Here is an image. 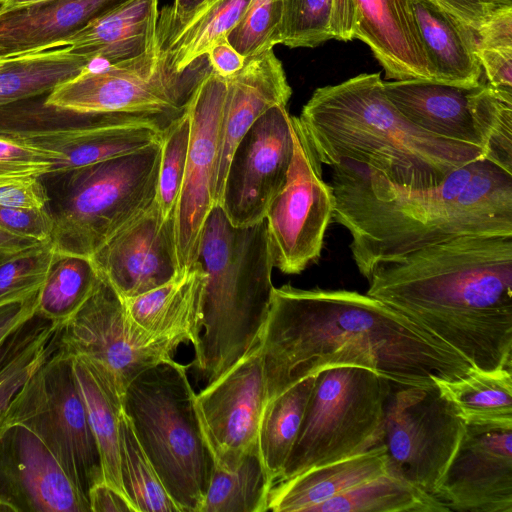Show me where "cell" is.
Listing matches in <instances>:
<instances>
[{
  "label": "cell",
  "instance_id": "1",
  "mask_svg": "<svg viewBox=\"0 0 512 512\" xmlns=\"http://www.w3.org/2000/svg\"><path fill=\"white\" fill-rule=\"evenodd\" d=\"M267 403L336 367L370 369L393 387H431L471 365L430 331L367 294L273 288L260 337ZM267 405V404H266Z\"/></svg>",
  "mask_w": 512,
  "mask_h": 512
},
{
  "label": "cell",
  "instance_id": "2",
  "mask_svg": "<svg viewBox=\"0 0 512 512\" xmlns=\"http://www.w3.org/2000/svg\"><path fill=\"white\" fill-rule=\"evenodd\" d=\"M367 295L430 331L472 368L512 370V235H468L377 265Z\"/></svg>",
  "mask_w": 512,
  "mask_h": 512
},
{
  "label": "cell",
  "instance_id": "3",
  "mask_svg": "<svg viewBox=\"0 0 512 512\" xmlns=\"http://www.w3.org/2000/svg\"><path fill=\"white\" fill-rule=\"evenodd\" d=\"M332 219L351 235L363 277L411 251L468 235H512V173L481 158L426 190L395 185L366 166H332Z\"/></svg>",
  "mask_w": 512,
  "mask_h": 512
},
{
  "label": "cell",
  "instance_id": "4",
  "mask_svg": "<svg viewBox=\"0 0 512 512\" xmlns=\"http://www.w3.org/2000/svg\"><path fill=\"white\" fill-rule=\"evenodd\" d=\"M314 155L332 167L366 166L389 182L426 190L485 151L423 130L389 101L379 73L317 88L297 117Z\"/></svg>",
  "mask_w": 512,
  "mask_h": 512
},
{
  "label": "cell",
  "instance_id": "5",
  "mask_svg": "<svg viewBox=\"0 0 512 512\" xmlns=\"http://www.w3.org/2000/svg\"><path fill=\"white\" fill-rule=\"evenodd\" d=\"M198 261L206 279L192 364L209 384L260 341L274 288L265 219L235 227L215 205L203 227Z\"/></svg>",
  "mask_w": 512,
  "mask_h": 512
},
{
  "label": "cell",
  "instance_id": "6",
  "mask_svg": "<svg viewBox=\"0 0 512 512\" xmlns=\"http://www.w3.org/2000/svg\"><path fill=\"white\" fill-rule=\"evenodd\" d=\"M161 140L135 152L41 177L53 219L50 240L57 253L91 258L154 203Z\"/></svg>",
  "mask_w": 512,
  "mask_h": 512
},
{
  "label": "cell",
  "instance_id": "7",
  "mask_svg": "<svg viewBox=\"0 0 512 512\" xmlns=\"http://www.w3.org/2000/svg\"><path fill=\"white\" fill-rule=\"evenodd\" d=\"M188 366L172 360L138 374L124 392L123 410L180 512H200L214 459L199 422Z\"/></svg>",
  "mask_w": 512,
  "mask_h": 512
},
{
  "label": "cell",
  "instance_id": "8",
  "mask_svg": "<svg viewBox=\"0 0 512 512\" xmlns=\"http://www.w3.org/2000/svg\"><path fill=\"white\" fill-rule=\"evenodd\" d=\"M391 390L392 384L370 369L346 366L319 372L276 483L384 444Z\"/></svg>",
  "mask_w": 512,
  "mask_h": 512
},
{
  "label": "cell",
  "instance_id": "9",
  "mask_svg": "<svg viewBox=\"0 0 512 512\" xmlns=\"http://www.w3.org/2000/svg\"><path fill=\"white\" fill-rule=\"evenodd\" d=\"M179 116L84 114L46 106L43 101L40 105L20 101L0 108V136L52 152L57 159L50 172H64L160 141Z\"/></svg>",
  "mask_w": 512,
  "mask_h": 512
},
{
  "label": "cell",
  "instance_id": "10",
  "mask_svg": "<svg viewBox=\"0 0 512 512\" xmlns=\"http://www.w3.org/2000/svg\"><path fill=\"white\" fill-rule=\"evenodd\" d=\"M5 423L23 424L38 434L87 498L90 488L104 480L72 356L58 344L15 394Z\"/></svg>",
  "mask_w": 512,
  "mask_h": 512
},
{
  "label": "cell",
  "instance_id": "11",
  "mask_svg": "<svg viewBox=\"0 0 512 512\" xmlns=\"http://www.w3.org/2000/svg\"><path fill=\"white\" fill-rule=\"evenodd\" d=\"M181 344L180 339L155 336L135 324L123 299L101 275L88 299L60 327L58 336V345L68 354L107 373L122 398L138 374L174 360Z\"/></svg>",
  "mask_w": 512,
  "mask_h": 512
},
{
  "label": "cell",
  "instance_id": "12",
  "mask_svg": "<svg viewBox=\"0 0 512 512\" xmlns=\"http://www.w3.org/2000/svg\"><path fill=\"white\" fill-rule=\"evenodd\" d=\"M465 428L435 384L392 386L385 416L388 469L435 496Z\"/></svg>",
  "mask_w": 512,
  "mask_h": 512
},
{
  "label": "cell",
  "instance_id": "13",
  "mask_svg": "<svg viewBox=\"0 0 512 512\" xmlns=\"http://www.w3.org/2000/svg\"><path fill=\"white\" fill-rule=\"evenodd\" d=\"M197 81L173 73L158 46L129 61L84 69L46 94L43 104L84 114L177 116Z\"/></svg>",
  "mask_w": 512,
  "mask_h": 512
},
{
  "label": "cell",
  "instance_id": "14",
  "mask_svg": "<svg viewBox=\"0 0 512 512\" xmlns=\"http://www.w3.org/2000/svg\"><path fill=\"white\" fill-rule=\"evenodd\" d=\"M292 117V160L286 182L265 217L273 265L285 274H299L320 257L335 208L333 189L322 178L321 163L297 117Z\"/></svg>",
  "mask_w": 512,
  "mask_h": 512
},
{
  "label": "cell",
  "instance_id": "15",
  "mask_svg": "<svg viewBox=\"0 0 512 512\" xmlns=\"http://www.w3.org/2000/svg\"><path fill=\"white\" fill-rule=\"evenodd\" d=\"M226 80L211 68L204 72L186 103L190 140L184 178L175 213L179 271L198 261L205 221L216 205L220 130Z\"/></svg>",
  "mask_w": 512,
  "mask_h": 512
},
{
  "label": "cell",
  "instance_id": "16",
  "mask_svg": "<svg viewBox=\"0 0 512 512\" xmlns=\"http://www.w3.org/2000/svg\"><path fill=\"white\" fill-rule=\"evenodd\" d=\"M293 143V117L285 105L268 109L241 138L218 203L233 226H249L265 219L286 182Z\"/></svg>",
  "mask_w": 512,
  "mask_h": 512
},
{
  "label": "cell",
  "instance_id": "17",
  "mask_svg": "<svg viewBox=\"0 0 512 512\" xmlns=\"http://www.w3.org/2000/svg\"><path fill=\"white\" fill-rule=\"evenodd\" d=\"M383 87L396 109L419 128L485 153L493 133L512 116V94L488 83L465 88L408 79L383 81Z\"/></svg>",
  "mask_w": 512,
  "mask_h": 512
},
{
  "label": "cell",
  "instance_id": "18",
  "mask_svg": "<svg viewBox=\"0 0 512 512\" xmlns=\"http://www.w3.org/2000/svg\"><path fill=\"white\" fill-rule=\"evenodd\" d=\"M195 403L214 465L223 470L236 468L258 444L267 404L259 343L196 394Z\"/></svg>",
  "mask_w": 512,
  "mask_h": 512
},
{
  "label": "cell",
  "instance_id": "19",
  "mask_svg": "<svg viewBox=\"0 0 512 512\" xmlns=\"http://www.w3.org/2000/svg\"><path fill=\"white\" fill-rule=\"evenodd\" d=\"M90 512L68 470L32 429L6 424L0 433V512Z\"/></svg>",
  "mask_w": 512,
  "mask_h": 512
},
{
  "label": "cell",
  "instance_id": "20",
  "mask_svg": "<svg viewBox=\"0 0 512 512\" xmlns=\"http://www.w3.org/2000/svg\"><path fill=\"white\" fill-rule=\"evenodd\" d=\"M435 496L450 511L512 512V428L466 425Z\"/></svg>",
  "mask_w": 512,
  "mask_h": 512
},
{
  "label": "cell",
  "instance_id": "21",
  "mask_svg": "<svg viewBox=\"0 0 512 512\" xmlns=\"http://www.w3.org/2000/svg\"><path fill=\"white\" fill-rule=\"evenodd\" d=\"M90 259L123 300L164 284L180 272L174 216L164 217L154 201Z\"/></svg>",
  "mask_w": 512,
  "mask_h": 512
},
{
  "label": "cell",
  "instance_id": "22",
  "mask_svg": "<svg viewBox=\"0 0 512 512\" xmlns=\"http://www.w3.org/2000/svg\"><path fill=\"white\" fill-rule=\"evenodd\" d=\"M225 80L216 205L236 145L261 115L273 106H286L292 94L273 49L246 58L243 67Z\"/></svg>",
  "mask_w": 512,
  "mask_h": 512
},
{
  "label": "cell",
  "instance_id": "23",
  "mask_svg": "<svg viewBox=\"0 0 512 512\" xmlns=\"http://www.w3.org/2000/svg\"><path fill=\"white\" fill-rule=\"evenodd\" d=\"M354 39L364 42L387 79L438 82L423 46L411 0H354Z\"/></svg>",
  "mask_w": 512,
  "mask_h": 512
},
{
  "label": "cell",
  "instance_id": "24",
  "mask_svg": "<svg viewBox=\"0 0 512 512\" xmlns=\"http://www.w3.org/2000/svg\"><path fill=\"white\" fill-rule=\"evenodd\" d=\"M127 0H44L0 12V57L65 47L91 21Z\"/></svg>",
  "mask_w": 512,
  "mask_h": 512
},
{
  "label": "cell",
  "instance_id": "25",
  "mask_svg": "<svg viewBox=\"0 0 512 512\" xmlns=\"http://www.w3.org/2000/svg\"><path fill=\"white\" fill-rule=\"evenodd\" d=\"M206 274L197 261L164 284L124 299L129 318L146 332L191 343L200 342Z\"/></svg>",
  "mask_w": 512,
  "mask_h": 512
},
{
  "label": "cell",
  "instance_id": "26",
  "mask_svg": "<svg viewBox=\"0 0 512 512\" xmlns=\"http://www.w3.org/2000/svg\"><path fill=\"white\" fill-rule=\"evenodd\" d=\"M158 0H127L91 21L65 47L92 63L116 64L158 47Z\"/></svg>",
  "mask_w": 512,
  "mask_h": 512
},
{
  "label": "cell",
  "instance_id": "27",
  "mask_svg": "<svg viewBox=\"0 0 512 512\" xmlns=\"http://www.w3.org/2000/svg\"><path fill=\"white\" fill-rule=\"evenodd\" d=\"M387 470V449L382 444L274 484L268 494L267 511L309 512L312 507L379 477Z\"/></svg>",
  "mask_w": 512,
  "mask_h": 512
},
{
  "label": "cell",
  "instance_id": "28",
  "mask_svg": "<svg viewBox=\"0 0 512 512\" xmlns=\"http://www.w3.org/2000/svg\"><path fill=\"white\" fill-rule=\"evenodd\" d=\"M411 4L438 82L465 88L481 84L475 32L429 0H411Z\"/></svg>",
  "mask_w": 512,
  "mask_h": 512
},
{
  "label": "cell",
  "instance_id": "29",
  "mask_svg": "<svg viewBox=\"0 0 512 512\" xmlns=\"http://www.w3.org/2000/svg\"><path fill=\"white\" fill-rule=\"evenodd\" d=\"M72 367L98 447L103 479L126 497L121 481L119 444L123 398L108 374L88 360L72 356Z\"/></svg>",
  "mask_w": 512,
  "mask_h": 512
},
{
  "label": "cell",
  "instance_id": "30",
  "mask_svg": "<svg viewBox=\"0 0 512 512\" xmlns=\"http://www.w3.org/2000/svg\"><path fill=\"white\" fill-rule=\"evenodd\" d=\"M250 0H210L182 22L157 28L159 51L167 67L182 75L206 56L213 43L227 36L244 14Z\"/></svg>",
  "mask_w": 512,
  "mask_h": 512
},
{
  "label": "cell",
  "instance_id": "31",
  "mask_svg": "<svg viewBox=\"0 0 512 512\" xmlns=\"http://www.w3.org/2000/svg\"><path fill=\"white\" fill-rule=\"evenodd\" d=\"M465 425L486 429L512 428V370L471 368L455 380L433 378Z\"/></svg>",
  "mask_w": 512,
  "mask_h": 512
},
{
  "label": "cell",
  "instance_id": "32",
  "mask_svg": "<svg viewBox=\"0 0 512 512\" xmlns=\"http://www.w3.org/2000/svg\"><path fill=\"white\" fill-rule=\"evenodd\" d=\"M92 62L67 47L0 60V108L51 92Z\"/></svg>",
  "mask_w": 512,
  "mask_h": 512
},
{
  "label": "cell",
  "instance_id": "33",
  "mask_svg": "<svg viewBox=\"0 0 512 512\" xmlns=\"http://www.w3.org/2000/svg\"><path fill=\"white\" fill-rule=\"evenodd\" d=\"M354 0H284L280 44L313 48L330 39H354Z\"/></svg>",
  "mask_w": 512,
  "mask_h": 512
},
{
  "label": "cell",
  "instance_id": "34",
  "mask_svg": "<svg viewBox=\"0 0 512 512\" xmlns=\"http://www.w3.org/2000/svg\"><path fill=\"white\" fill-rule=\"evenodd\" d=\"M448 507L391 470L326 500L309 512H449Z\"/></svg>",
  "mask_w": 512,
  "mask_h": 512
},
{
  "label": "cell",
  "instance_id": "35",
  "mask_svg": "<svg viewBox=\"0 0 512 512\" xmlns=\"http://www.w3.org/2000/svg\"><path fill=\"white\" fill-rule=\"evenodd\" d=\"M59 329L34 315L0 346V433L13 397L57 346Z\"/></svg>",
  "mask_w": 512,
  "mask_h": 512
},
{
  "label": "cell",
  "instance_id": "36",
  "mask_svg": "<svg viewBox=\"0 0 512 512\" xmlns=\"http://www.w3.org/2000/svg\"><path fill=\"white\" fill-rule=\"evenodd\" d=\"M316 375L293 385L267 403L260 422L258 448L272 486L293 448Z\"/></svg>",
  "mask_w": 512,
  "mask_h": 512
},
{
  "label": "cell",
  "instance_id": "37",
  "mask_svg": "<svg viewBox=\"0 0 512 512\" xmlns=\"http://www.w3.org/2000/svg\"><path fill=\"white\" fill-rule=\"evenodd\" d=\"M272 487L258 444L231 470L214 465L200 512H264Z\"/></svg>",
  "mask_w": 512,
  "mask_h": 512
},
{
  "label": "cell",
  "instance_id": "38",
  "mask_svg": "<svg viewBox=\"0 0 512 512\" xmlns=\"http://www.w3.org/2000/svg\"><path fill=\"white\" fill-rule=\"evenodd\" d=\"M99 277L90 258L57 253L37 294L36 315L62 326L88 299Z\"/></svg>",
  "mask_w": 512,
  "mask_h": 512
},
{
  "label": "cell",
  "instance_id": "39",
  "mask_svg": "<svg viewBox=\"0 0 512 512\" xmlns=\"http://www.w3.org/2000/svg\"><path fill=\"white\" fill-rule=\"evenodd\" d=\"M120 473L125 495L135 512H180L162 485L125 414L119 424Z\"/></svg>",
  "mask_w": 512,
  "mask_h": 512
},
{
  "label": "cell",
  "instance_id": "40",
  "mask_svg": "<svg viewBox=\"0 0 512 512\" xmlns=\"http://www.w3.org/2000/svg\"><path fill=\"white\" fill-rule=\"evenodd\" d=\"M476 54L487 83L512 94V5L496 10L475 31Z\"/></svg>",
  "mask_w": 512,
  "mask_h": 512
},
{
  "label": "cell",
  "instance_id": "41",
  "mask_svg": "<svg viewBox=\"0 0 512 512\" xmlns=\"http://www.w3.org/2000/svg\"><path fill=\"white\" fill-rule=\"evenodd\" d=\"M51 240L0 263V305L26 300L42 287L56 256Z\"/></svg>",
  "mask_w": 512,
  "mask_h": 512
},
{
  "label": "cell",
  "instance_id": "42",
  "mask_svg": "<svg viewBox=\"0 0 512 512\" xmlns=\"http://www.w3.org/2000/svg\"><path fill=\"white\" fill-rule=\"evenodd\" d=\"M189 140L190 118L185 110L166 128L161 140L155 201L166 218L175 213L185 173Z\"/></svg>",
  "mask_w": 512,
  "mask_h": 512
},
{
  "label": "cell",
  "instance_id": "43",
  "mask_svg": "<svg viewBox=\"0 0 512 512\" xmlns=\"http://www.w3.org/2000/svg\"><path fill=\"white\" fill-rule=\"evenodd\" d=\"M284 0H250L227 40L245 59L280 44Z\"/></svg>",
  "mask_w": 512,
  "mask_h": 512
},
{
  "label": "cell",
  "instance_id": "44",
  "mask_svg": "<svg viewBox=\"0 0 512 512\" xmlns=\"http://www.w3.org/2000/svg\"><path fill=\"white\" fill-rule=\"evenodd\" d=\"M56 159L50 151L0 136V181L40 178L52 170Z\"/></svg>",
  "mask_w": 512,
  "mask_h": 512
},
{
  "label": "cell",
  "instance_id": "45",
  "mask_svg": "<svg viewBox=\"0 0 512 512\" xmlns=\"http://www.w3.org/2000/svg\"><path fill=\"white\" fill-rule=\"evenodd\" d=\"M0 228L19 237L43 242L51 237L53 219L47 206L16 208L0 205Z\"/></svg>",
  "mask_w": 512,
  "mask_h": 512
},
{
  "label": "cell",
  "instance_id": "46",
  "mask_svg": "<svg viewBox=\"0 0 512 512\" xmlns=\"http://www.w3.org/2000/svg\"><path fill=\"white\" fill-rule=\"evenodd\" d=\"M48 202V193L41 177L0 181L1 206L43 208Z\"/></svg>",
  "mask_w": 512,
  "mask_h": 512
},
{
  "label": "cell",
  "instance_id": "47",
  "mask_svg": "<svg viewBox=\"0 0 512 512\" xmlns=\"http://www.w3.org/2000/svg\"><path fill=\"white\" fill-rule=\"evenodd\" d=\"M474 32L496 10L512 5V0H429Z\"/></svg>",
  "mask_w": 512,
  "mask_h": 512
},
{
  "label": "cell",
  "instance_id": "48",
  "mask_svg": "<svg viewBox=\"0 0 512 512\" xmlns=\"http://www.w3.org/2000/svg\"><path fill=\"white\" fill-rule=\"evenodd\" d=\"M37 294L23 301L0 305V346L36 314Z\"/></svg>",
  "mask_w": 512,
  "mask_h": 512
},
{
  "label": "cell",
  "instance_id": "49",
  "mask_svg": "<svg viewBox=\"0 0 512 512\" xmlns=\"http://www.w3.org/2000/svg\"><path fill=\"white\" fill-rule=\"evenodd\" d=\"M206 56L211 69L223 78L239 71L245 62V58L233 48L226 36L216 40Z\"/></svg>",
  "mask_w": 512,
  "mask_h": 512
},
{
  "label": "cell",
  "instance_id": "50",
  "mask_svg": "<svg viewBox=\"0 0 512 512\" xmlns=\"http://www.w3.org/2000/svg\"><path fill=\"white\" fill-rule=\"evenodd\" d=\"M90 512H135L128 499L104 480L88 492Z\"/></svg>",
  "mask_w": 512,
  "mask_h": 512
},
{
  "label": "cell",
  "instance_id": "51",
  "mask_svg": "<svg viewBox=\"0 0 512 512\" xmlns=\"http://www.w3.org/2000/svg\"><path fill=\"white\" fill-rule=\"evenodd\" d=\"M210 0H174L173 4L159 12V29H168L186 19Z\"/></svg>",
  "mask_w": 512,
  "mask_h": 512
},
{
  "label": "cell",
  "instance_id": "52",
  "mask_svg": "<svg viewBox=\"0 0 512 512\" xmlns=\"http://www.w3.org/2000/svg\"><path fill=\"white\" fill-rule=\"evenodd\" d=\"M39 243L41 242L16 236L0 228V263Z\"/></svg>",
  "mask_w": 512,
  "mask_h": 512
},
{
  "label": "cell",
  "instance_id": "53",
  "mask_svg": "<svg viewBox=\"0 0 512 512\" xmlns=\"http://www.w3.org/2000/svg\"><path fill=\"white\" fill-rule=\"evenodd\" d=\"M40 1H44V0H5L0 5V12L15 9L18 7H23L26 5L40 2Z\"/></svg>",
  "mask_w": 512,
  "mask_h": 512
},
{
  "label": "cell",
  "instance_id": "54",
  "mask_svg": "<svg viewBox=\"0 0 512 512\" xmlns=\"http://www.w3.org/2000/svg\"><path fill=\"white\" fill-rule=\"evenodd\" d=\"M2 4V0H0V5Z\"/></svg>",
  "mask_w": 512,
  "mask_h": 512
},
{
  "label": "cell",
  "instance_id": "55",
  "mask_svg": "<svg viewBox=\"0 0 512 512\" xmlns=\"http://www.w3.org/2000/svg\"><path fill=\"white\" fill-rule=\"evenodd\" d=\"M2 59H3V58H2V57H0V60H2Z\"/></svg>",
  "mask_w": 512,
  "mask_h": 512
},
{
  "label": "cell",
  "instance_id": "56",
  "mask_svg": "<svg viewBox=\"0 0 512 512\" xmlns=\"http://www.w3.org/2000/svg\"><path fill=\"white\" fill-rule=\"evenodd\" d=\"M5 0H2V3L4 2Z\"/></svg>",
  "mask_w": 512,
  "mask_h": 512
}]
</instances>
